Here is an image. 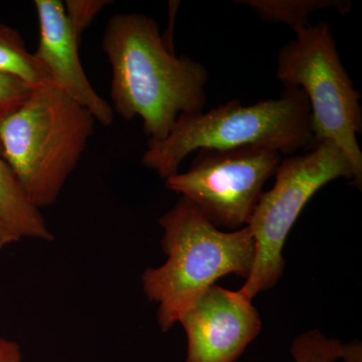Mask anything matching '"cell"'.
<instances>
[{"instance_id":"7a4b0ae2","label":"cell","mask_w":362,"mask_h":362,"mask_svg":"<svg viewBox=\"0 0 362 362\" xmlns=\"http://www.w3.org/2000/svg\"><path fill=\"white\" fill-rule=\"evenodd\" d=\"M165 263L143 273V291L158 305L157 321L168 331L183 312L218 279L249 278L255 261V240L249 226L223 232L185 197L159 218Z\"/></svg>"},{"instance_id":"6da1fadb","label":"cell","mask_w":362,"mask_h":362,"mask_svg":"<svg viewBox=\"0 0 362 362\" xmlns=\"http://www.w3.org/2000/svg\"><path fill=\"white\" fill-rule=\"evenodd\" d=\"M112 68L114 113L140 117L148 141L163 140L182 114L204 111L209 71L166 45L156 21L141 13L112 16L103 35Z\"/></svg>"},{"instance_id":"5b68a950","label":"cell","mask_w":362,"mask_h":362,"mask_svg":"<svg viewBox=\"0 0 362 362\" xmlns=\"http://www.w3.org/2000/svg\"><path fill=\"white\" fill-rule=\"evenodd\" d=\"M296 39L280 49L276 77L285 89L303 90L311 109L314 142L330 140L342 150L354 169L351 185L361 189V92L342 65L329 23L293 28Z\"/></svg>"},{"instance_id":"52a82bcc","label":"cell","mask_w":362,"mask_h":362,"mask_svg":"<svg viewBox=\"0 0 362 362\" xmlns=\"http://www.w3.org/2000/svg\"><path fill=\"white\" fill-rule=\"evenodd\" d=\"M281 160L279 152L262 147L201 149L187 173L171 176L165 185L211 225L233 232L249 223Z\"/></svg>"},{"instance_id":"ac0fdd59","label":"cell","mask_w":362,"mask_h":362,"mask_svg":"<svg viewBox=\"0 0 362 362\" xmlns=\"http://www.w3.org/2000/svg\"><path fill=\"white\" fill-rule=\"evenodd\" d=\"M18 240H20V239L0 221V251H2L8 245L18 242Z\"/></svg>"},{"instance_id":"277c9868","label":"cell","mask_w":362,"mask_h":362,"mask_svg":"<svg viewBox=\"0 0 362 362\" xmlns=\"http://www.w3.org/2000/svg\"><path fill=\"white\" fill-rule=\"evenodd\" d=\"M96 120L51 81L0 120L4 158L37 209L58 202L84 154Z\"/></svg>"},{"instance_id":"9a60e30c","label":"cell","mask_w":362,"mask_h":362,"mask_svg":"<svg viewBox=\"0 0 362 362\" xmlns=\"http://www.w3.org/2000/svg\"><path fill=\"white\" fill-rule=\"evenodd\" d=\"M109 4L111 2L107 0H66L64 4L66 16L78 40L97 14Z\"/></svg>"},{"instance_id":"8fae6325","label":"cell","mask_w":362,"mask_h":362,"mask_svg":"<svg viewBox=\"0 0 362 362\" xmlns=\"http://www.w3.org/2000/svg\"><path fill=\"white\" fill-rule=\"evenodd\" d=\"M235 2L251 7L263 20L287 23L292 28L310 25L309 16L319 9L333 7L345 13L350 8V2L343 0H242Z\"/></svg>"},{"instance_id":"e0dca14e","label":"cell","mask_w":362,"mask_h":362,"mask_svg":"<svg viewBox=\"0 0 362 362\" xmlns=\"http://www.w3.org/2000/svg\"><path fill=\"white\" fill-rule=\"evenodd\" d=\"M339 359L342 362H362V343L361 340L341 343Z\"/></svg>"},{"instance_id":"30bf717a","label":"cell","mask_w":362,"mask_h":362,"mask_svg":"<svg viewBox=\"0 0 362 362\" xmlns=\"http://www.w3.org/2000/svg\"><path fill=\"white\" fill-rule=\"evenodd\" d=\"M0 221L18 239L51 242L54 235L44 216L30 202L0 146Z\"/></svg>"},{"instance_id":"8992f818","label":"cell","mask_w":362,"mask_h":362,"mask_svg":"<svg viewBox=\"0 0 362 362\" xmlns=\"http://www.w3.org/2000/svg\"><path fill=\"white\" fill-rule=\"evenodd\" d=\"M354 173L341 149L330 140L317 143L303 156L287 157L276 170V181L263 192L247 226L255 240L254 265L240 291L254 299L275 287L285 269L283 247L293 226L311 197L324 185Z\"/></svg>"},{"instance_id":"3957f363","label":"cell","mask_w":362,"mask_h":362,"mask_svg":"<svg viewBox=\"0 0 362 362\" xmlns=\"http://www.w3.org/2000/svg\"><path fill=\"white\" fill-rule=\"evenodd\" d=\"M254 146L291 156L313 148L311 109L306 94L285 89L277 99L243 106L232 100L206 113L182 114L160 141H148L141 162L164 180L177 175L185 157L201 149Z\"/></svg>"},{"instance_id":"5bb4252c","label":"cell","mask_w":362,"mask_h":362,"mask_svg":"<svg viewBox=\"0 0 362 362\" xmlns=\"http://www.w3.org/2000/svg\"><path fill=\"white\" fill-rule=\"evenodd\" d=\"M33 86L23 78L0 71V120L25 103Z\"/></svg>"},{"instance_id":"ba28073f","label":"cell","mask_w":362,"mask_h":362,"mask_svg":"<svg viewBox=\"0 0 362 362\" xmlns=\"http://www.w3.org/2000/svg\"><path fill=\"white\" fill-rule=\"evenodd\" d=\"M242 292L213 285L183 312L185 362H235L259 334L262 320Z\"/></svg>"},{"instance_id":"4fadbf2b","label":"cell","mask_w":362,"mask_h":362,"mask_svg":"<svg viewBox=\"0 0 362 362\" xmlns=\"http://www.w3.org/2000/svg\"><path fill=\"white\" fill-rule=\"evenodd\" d=\"M341 343L326 337L318 329H312L298 335L290 350L295 362H337Z\"/></svg>"},{"instance_id":"7c38bea8","label":"cell","mask_w":362,"mask_h":362,"mask_svg":"<svg viewBox=\"0 0 362 362\" xmlns=\"http://www.w3.org/2000/svg\"><path fill=\"white\" fill-rule=\"evenodd\" d=\"M0 71L18 76L33 86L49 81L44 66L26 49L20 33L0 23Z\"/></svg>"},{"instance_id":"2e32d148","label":"cell","mask_w":362,"mask_h":362,"mask_svg":"<svg viewBox=\"0 0 362 362\" xmlns=\"http://www.w3.org/2000/svg\"><path fill=\"white\" fill-rule=\"evenodd\" d=\"M0 362H23L18 343L0 337Z\"/></svg>"},{"instance_id":"9c48e42d","label":"cell","mask_w":362,"mask_h":362,"mask_svg":"<svg viewBox=\"0 0 362 362\" xmlns=\"http://www.w3.org/2000/svg\"><path fill=\"white\" fill-rule=\"evenodd\" d=\"M40 42L33 54L49 81L84 107L103 126L114 121L113 107L92 87L78 57L77 35L69 23L61 0H35Z\"/></svg>"}]
</instances>
